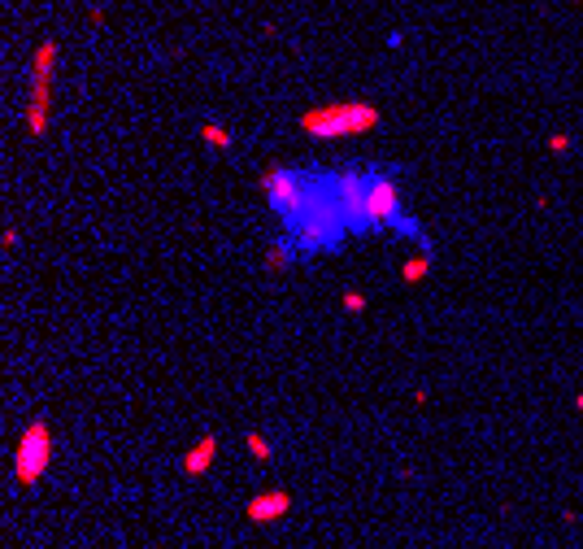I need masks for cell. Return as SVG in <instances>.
I'll return each mask as SVG.
<instances>
[{
	"mask_svg": "<svg viewBox=\"0 0 583 549\" xmlns=\"http://www.w3.org/2000/svg\"><path fill=\"white\" fill-rule=\"evenodd\" d=\"M366 293H357V288H348V293H339V310L344 314H366Z\"/></svg>",
	"mask_w": 583,
	"mask_h": 549,
	"instance_id": "13",
	"label": "cell"
},
{
	"mask_svg": "<svg viewBox=\"0 0 583 549\" xmlns=\"http://www.w3.org/2000/svg\"><path fill=\"white\" fill-rule=\"evenodd\" d=\"M0 245H5V249H13V245H18V231H13V227H5V236H0Z\"/></svg>",
	"mask_w": 583,
	"mask_h": 549,
	"instance_id": "15",
	"label": "cell"
},
{
	"mask_svg": "<svg viewBox=\"0 0 583 549\" xmlns=\"http://www.w3.org/2000/svg\"><path fill=\"white\" fill-rule=\"evenodd\" d=\"M571 136H566V131H553V136H548V153H553V157H566V153H571Z\"/></svg>",
	"mask_w": 583,
	"mask_h": 549,
	"instance_id": "14",
	"label": "cell"
},
{
	"mask_svg": "<svg viewBox=\"0 0 583 549\" xmlns=\"http://www.w3.org/2000/svg\"><path fill=\"white\" fill-rule=\"evenodd\" d=\"M431 266H435L431 253H414V257H405V262H400V279L414 288V284H423L427 274H431Z\"/></svg>",
	"mask_w": 583,
	"mask_h": 549,
	"instance_id": "10",
	"label": "cell"
},
{
	"mask_svg": "<svg viewBox=\"0 0 583 549\" xmlns=\"http://www.w3.org/2000/svg\"><path fill=\"white\" fill-rule=\"evenodd\" d=\"M214 458H218V436H214V432H205L201 441L183 454V471H187L192 480H196V475H205L209 466H214Z\"/></svg>",
	"mask_w": 583,
	"mask_h": 549,
	"instance_id": "8",
	"label": "cell"
},
{
	"mask_svg": "<svg viewBox=\"0 0 583 549\" xmlns=\"http://www.w3.org/2000/svg\"><path fill=\"white\" fill-rule=\"evenodd\" d=\"M57 57L61 44L57 40H40L31 53V96H26V131L31 136H48V114H53V74H57Z\"/></svg>",
	"mask_w": 583,
	"mask_h": 549,
	"instance_id": "2",
	"label": "cell"
},
{
	"mask_svg": "<svg viewBox=\"0 0 583 549\" xmlns=\"http://www.w3.org/2000/svg\"><path fill=\"white\" fill-rule=\"evenodd\" d=\"M201 144H209V149H218V153H226L235 144V136L226 131V126H218V122H201Z\"/></svg>",
	"mask_w": 583,
	"mask_h": 549,
	"instance_id": "11",
	"label": "cell"
},
{
	"mask_svg": "<svg viewBox=\"0 0 583 549\" xmlns=\"http://www.w3.org/2000/svg\"><path fill=\"white\" fill-rule=\"evenodd\" d=\"M327 183H331V192H335L339 209H344L348 231H370V222H366V188H370V170L344 166V170L327 174Z\"/></svg>",
	"mask_w": 583,
	"mask_h": 549,
	"instance_id": "6",
	"label": "cell"
},
{
	"mask_svg": "<svg viewBox=\"0 0 583 549\" xmlns=\"http://www.w3.org/2000/svg\"><path fill=\"white\" fill-rule=\"evenodd\" d=\"M575 410H579V414H583V388H579V393H575Z\"/></svg>",
	"mask_w": 583,
	"mask_h": 549,
	"instance_id": "16",
	"label": "cell"
},
{
	"mask_svg": "<svg viewBox=\"0 0 583 549\" xmlns=\"http://www.w3.org/2000/svg\"><path fill=\"white\" fill-rule=\"evenodd\" d=\"M244 449H248V458H257V462H270L274 458V445H270L266 432H248L244 436Z\"/></svg>",
	"mask_w": 583,
	"mask_h": 549,
	"instance_id": "12",
	"label": "cell"
},
{
	"mask_svg": "<svg viewBox=\"0 0 583 549\" xmlns=\"http://www.w3.org/2000/svg\"><path fill=\"white\" fill-rule=\"evenodd\" d=\"M292 257H296V245H292V240H274V245L266 249V270L270 274H283L292 266Z\"/></svg>",
	"mask_w": 583,
	"mask_h": 549,
	"instance_id": "9",
	"label": "cell"
},
{
	"mask_svg": "<svg viewBox=\"0 0 583 549\" xmlns=\"http://www.w3.org/2000/svg\"><path fill=\"white\" fill-rule=\"evenodd\" d=\"M366 222H370V227L418 231V227H414V218H405L396 174H387V170H370V188H366Z\"/></svg>",
	"mask_w": 583,
	"mask_h": 549,
	"instance_id": "5",
	"label": "cell"
},
{
	"mask_svg": "<svg viewBox=\"0 0 583 549\" xmlns=\"http://www.w3.org/2000/svg\"><path fill=\"white\" fill-rule=\"evenodd\" d=\"M310 183H305V170H292V166H270L262 174V197L270 201V209L279 214L287 227L301 218V209L310 205Z\"/></svg>",
	"mask_w": 583,
	"mask_h": 549,
	"instance_id": "4",
	"label": "cell"
},
{
	"mask_svg": "<svg viewBox=\"0 0 583 549\" xmlns=\"http://www.w3.org/2000/svg\"><path fill=\"white\" fill-rule=\"evenodd\" d=\"M292 514V493L287 489H270V493H257V497H248V506H244V519L248 523H279V519H287Z\"/></svg>",
	"mask_w": 583,
	"mask_h": 549,
	"instance_id": "7",
	"label": "cell"
},
{
	"mask_svg": "<svg viewBox=\"0 0 583 549\" xmlns=\"http://www.w3.org/2000/svg\"><path fill=\"white\" fill-rule=\"evenodd\" d=\"M48 462H53V427L44 418H31L18 436V445H13V484L35 489L48 471Z\"/></svg>",
	"mask_w": 583,
	"mask_h": 549,
	"instance_id": "3",
	"label": "cell"
},
{
	"mask_svg": "<svg viewBox=\"0 0 583 549\" xmlns=\"http://www.w3.org/2000/svg\"><path fill=\"white\" fill-rule=\"evenodd\" d=\"M296 126L314 140H357L383 126V109L375 101H327L305 109Z\"/></svg>",
	"mask_w": 583,
	"mask_h": 549,
	"instance_id": "1",
	"label": "cell"
}]
</instances>
